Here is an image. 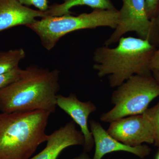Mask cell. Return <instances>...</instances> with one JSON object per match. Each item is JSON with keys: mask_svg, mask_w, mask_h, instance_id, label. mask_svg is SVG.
<instances>
[{"mask_svg": "<svg viewBox=\"0 0 159 159\" xmlns=\"http://www.w3.org/2000/svg\"><path fill=\"white\" fill-rule=\"evenodd\" d=\"M60 71L36 65L23 70L19 78L0 90V111L2 113L48 111L57 107Z\"/></svg>", "mask_w": 159, "mask_h": 159, "instance_id": "6da1fadb", "label": "cell"}, {"mask_svg": "<svg viewBox=\"0 0 159 159\" xmlns=\"http://www.w3.org/2000/svg\"><path fill=\"white\" fill-rule=\"evenodd\" d=\"M117 47L103 45L94 51L93 69L99 78L108 77L112 88L118 87L135 75H151L152 58L157 48L148 40L122 36Z\"/></svg>", "mask_w": 159, "mask_h": 159, "instance_id": "7a4b0ae2", "label": "cell"}, {"mask_svg": "<svg viewBox=\"0 0 159 159\" xmlns=\"http://www.w3.org/2000/svg\"><path fill=\"white\" fill-rule=\"evenodd\" d=\"M51 114L44 110L0 114V159H29L47 142Z\"/></svg>", "mask_w": 159, "mask_h": 159, "instance_id": "3957f363", "label": "cell"}, {"mask_svg": "<svg viewBox=\"0 0 159 159\" xmlns=\"http://www.w3.org/2000/svg\"><path fill=\"white\" fill-rule=\"evenodd\" d=\"M119 10L94 9L90 13L77 16L71 14L46 16L26 27L36 33L48 51L54 48L61 37L70 32L98 27L116 29L119 23Z\"/></svg>", "mask_w": 159, "mask_h": 159, "instance_id": "277c9868", "label": "cell"}, {"mask_svg": "<svg viewBox=\"0 0 159 159\" xmlns=\"http://www.w3.org/2000/svg\"><path fill=\"white\" fill-rule=\"evenodd\" d=\"M159 97V83L151 75H135L117 87L111 95L113 108L100 116L102 122L142 115L151 102Z\"/></svg>", "mask_w": 159, "mask_h": 159, "instance_id": "5b68a950", "label": "cell"}, {"mask_svg": "<svg viewBox=\"0 0 159 159\" xmlns=\"http://www.w3.org/2000/svg\"><path fill=\"white\" fill-rule=\"evenodd\" d=\"M122 1V8L119 10V23L103 45L110 46L118 43L124 34L134 32L140 38L159 46V33L154 23L146 13L145 0Z\"/></svg>", "mask_w": 159, "mask_h": 159, "instance_id": "8992f818", "label": "cell"}, {"mask_svg": "<svg viewBox=\"0 0 159 159\" xmlns=\"http://www.w3.org/2000/svg\"><path fill=\"white\" fill-rule=\"evenodd\" d=\"M107 132L119 142L132 147L154 144L150 124L143 114L121 118L111 122Z\"/></svg>", "mask_w": 159, "mask_h": 159, "instance_id": "52a82bcc", "label": "cell"}, {"mask_svg": "<svg viewBox=\"0 0 159 159\" xmlns=\"http://www.w3.org/2000/svg\"><path fill=\"white\" fill-rule=\"evenodd\" d=\"M57 105L79 125L84 137V152H90L93 148L94 141L89 128V118L90 114L97 110V106L91 101H80L74 93L70 94L68 97L57 95Z\"/></svg>", "mask_w": 159, "mask_h": 159, "instance_id": "ba28073f", "label": "cell"}, {"mask_svg": "<svg viewBox=\"0 0 159 159\" xmlns=\"http://www.w3.org/2000/svg\"><path fill=\"white\" fill-rule=\"evenodd\" d=\"M94 141L95 151L92 159H102L105 155L114 152L123 151L144 158L150 154L151 149L146 145L132 147L119 142L110 135L101 124L93 120L89 121Z\"/></svg>", "mask_w": 159, "mask_h": 159, "instance_id": "9c48e42d", "label": "cell"}, {"mask_svg": "<svg viewBox=\"0 0 159 159\" xmlns=\"http://www.w3.org/2000/svg\"><path fill=\"white\" fill-rule=\"evenodd\" d=\"M45 148L29 159H57L66 148L83 145L84 139L81 131L77 130L76 123L71 121L48 135Z\"/></svg>", "mask_w": 159, "mask_h": 159, "instance_id": "30bf717a", "label": "cell"}, {"mask_svg": "<svg viewBox=\"0 0 159 159\" xmlns=\"http://www.w3.org/2000/svg\"><path fill=\"white\" fill-rule=\"evenodd\" d=\"M46 16V11L31 9L18 0H0V31L16 26H27L36 21L37 18Z\"/></svg>", "mask_w": 159, "mask_h": 159, "instance_id": "8fae6325", "label": "cell"}, {"mask_svg": "<svg viewBox=\"0 0 159 159\" xmlns=\"http://www.w3.org/2000/svg\"><path fill=\"white\" fill-rule=\"evenodd\" d=\"M87 6L94 9L113 10L115 6L111 0H64L63 2L49 7L46 11L49 16H59L71 14L70 10L76 6Z\"/></svg>", "mask_w": 159, "mask_h": 159, "instance_id": "7c38bea8", "label": "cell"}, {"mask_svg": "<svg viewBox=\"0 0 159 159\" xmlns=\"http://www.w3.org/2000/svg\"><path fill=\"white\" fill-rule=\"evenodd\" d=\"M25 56V51L22 48L0 51V75L19 67L20 62Z\"/></svg>", "mask_w": 159, "mask_h": 159, "instance_id": "4fadbf2b", "label": "cell"}, {"mask_svg": "<svg viewBox=\"0 0 159 159\" xmlns=\"http://www.w3.org/2000/svg\"><path fill=\"white\" fill-rule=\"evenodd\" d=\"M150 124L154 137V144L159 148V100L156 105L148 108L143 113Z\"/></svg>", "mask_w": 159, "mask_h": 159, "instance_id": "5bb4252c", "label": "cell"}, {"mask_svg": "<svg viewBox=\"0 0 159 159\" xmlns=\"http://www.w3.org/2000/svg\"><path fill=\"white\" fill-rule=\"evenodd\" d=\"M23 70L19 67L6 74L0 75V90L18 79Z\"/></svg>", "mask_w": 159, "mask_h": 159, "instance_id": "9a60e30c", "label": "cell"}, {"mask_svg": "<svg viewBox=\"0 0 159 159\" xmlns=\"http://www.w3.org/2000/svg\"><path fill=\"white\" fill-rule=\"evenodd\" d=\"M145 9L148 18L154 19L159 12V0H145Z\"/></svg>", "mask_w": 159, "mask_h": 159, "instance_id": "2e32d148", "label": "cell"}, {"mask_svg": "<svg viewBox=\"0 0 159 159\" xmlns=\"http://www.w3.org/2000/svg\"><path fill=\"white\" fill-rule=\"evenodd\" d=\"M23 5L34 6L39 11H46L49 9L48 0H18Z\"/></svg>", "mask_w": 159, "mask_h": 159, "instance_id": "e0dca14e", "label": "cell"}, {"mask_svg": "<svg viewBox=\"0 0 159 159\" xmlns=\"http://www.w3.org/2000/svg\"><path fill=\"white\" fill-rule=\"evenodd\" d=\"M152 72H159V46L155 52L150 62Z\"/></svg>", "mask_w": 159, "mask_h": 159, "instance_id": "ac0fdd59", "label": "cell"}, {"mask_svg": "<svg viewBox=\"0 0 159 159\" xmlns=\"http://www.w3.org/2000/svg\"><path fill=\"white\" fill-rule=\"evenodd\" d=\"M72 159H92L89 156V155L87 152H84L80 154L79 155L73 158Z\"/></svg>", "mask_w": 159, "mask_h": 159, "instance_id": "d6986e66", "label": "cell"}, {"mask_svg": "<svg viewBox=\"0 0 159 159\" xmlns=\"http://www.w3.org/2000/svg\"><path fill=\"white\" fill-rule=\"evenodd\" d=\"M152 21L154 23L159 33V12L158 14L157 15L156 17L154 19L152 20Z\"/></svg>", "mask_w": 159, "mask_h": 159, "instance_id": "ffe728a7", "label": "cell"}, {"mask_svg": "<svg viewBox=\"0 0 159 159\" xmlns=\"http://www.w3.org/2000/svg\"><path fill=\"white\" fill-rule=\"evenodd\" d=\"M152 75L156 80L159 83V72H152Z\"/></svg>", "mask_w": 159, "mask_h": 159, "instance_id": "44dd1931", "label": "cell"}, {"mask_svg": "<svg viewBox=\"0 0 159 159\" xmlns=\"http://www.w3.org/2000/svg\"><path fill=\"white\" fill-rule=\"evenodd\" d=\"M155 159H159V148L158 152L156 154V156Z\"/></svg>", "mask_w": 159, "mask_h": 159, "instance_id": "7402d4cb", "label": "cell"}, {"mask_svg": "<svg viewBox=\"0 0 159 159\" xmlns=\"http://www.w3.org/2000/svg\"></svg>", "mask_w": 159, "mask_h": 159, "instance_id": "603a6c76", "label": "cell"}]
</instances>
